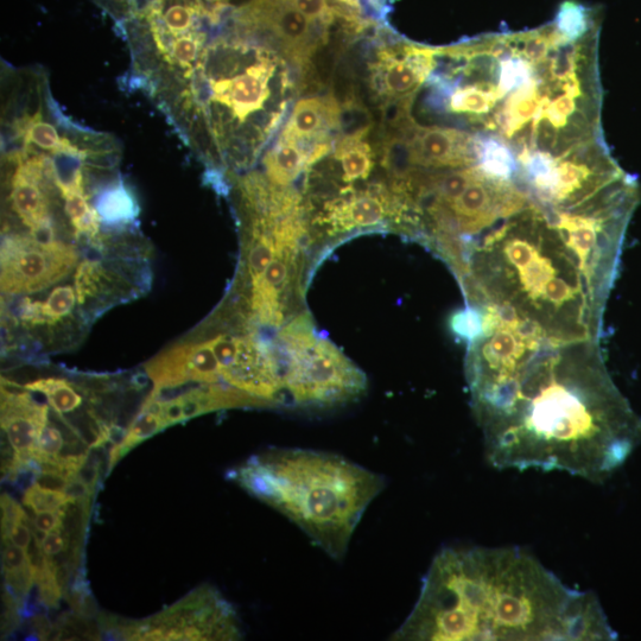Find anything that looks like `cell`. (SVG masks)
<instances>
[{"label":"cell","instance_id":"9","mask_svg":"<svg viewBox=\"0 0 641 641\" xmlns=\"http://www.w3.org/2000/svg\"><path fill=\"white\" fill-rule=\"evenodd\" d=\"M414 168L458 169L478 164L477 142L472 132L452 126H423L415 120L406 128Z\"/></svg>","mask_w":641,"mask_h":641},{"label":"cell","instance_id":"21","mask_svg":"<svg viewBox=\"0 0 641 641\" xmlns=\"http://www.w3.org/2000/svg\"><path fill=\"white\" fill-rule=\"evenodd\" d=\"M67 539L61 531L46 533L41 541V547L46 555L56 556L67 549Z\"/></svg>","mask_w":641,"mask_h":641},{"label":"cell","instance_id":"6","mask_svg":"<svg viewBox=\"0 0 641 641\" xmlns=\"http://www.w3.org/2000/svg\"><path fill=\"white\" fill-rule=\"evenodd\" d=\"M283 359L290 408L332 409L365 395V374L326 339L317 338Z\"/></svg>","mask_w":641,"mask_h":641},{"label":"cell","instance_id":"16","mask_svg":"<svg viewBox=\"0 0 641 641\" xmlns=\"http://www.w3.org/2000/svg\"><path fill=\"white\" fill-rule=\"evenodd\" d=\"M2 636H9L21 624L22 607L8 589L3 590Z\"/></svg>","mask_w":641,"mask_h":641},{"label":"cell","instance_id":"1","mask_svg":"<svg viewBox=\"0 0 641 641\" xmlns=\"http://www.w3.org/2000/svg\"><path fill=\"white\" fill-rule=\"evenodd\" d=\"M466 377L494 468L600 484L641 444V416L614 384L600 341L495 327L468 344Z\"/></svg>","mask_w":641,"mask_h":641},{"label":"cell","instance_id":"24","mask_svg":"<svg viewBox=\"0 0 641 641\" xmlns=\"http://www.w3.org/2000/svg\"><path fill=\"white\" fill-rule=\"evenodd\" d=\"M340 2L353 6L357 5V0H340Z\"/></svg>","mask_w":641,"mask_h":641},{"label":"cell","instance_id":"10","mask_svg":"<svg viewBox=\"0 0 641 641\" xmlns=\"http://www.w3.org/2000/svg\"><path fill=\"white\" fill-rule=\"evenodd\" d=\"M341 107L333 94L308 97L297 101L284 124L281 138L307 147L326 142L330 130L340 129Z\"/></svg>","mask_w":641,"mask_h":641},{"label":"cell","instance_id":"19","mask_svg":"<svg viewBox=\"0 0 641 641\" xmlns=\"http://www.w3.org/2000/svg\"><path fill=\"white\" fill-rule=\"evenodd\" d=\"M69 479L59 473L41 472L35 479L36 486L42 490L65 493Z\"/></svg>","mask_w":641,"mask_h":641},{"label":"cell","instance_id":"2","mask_svg":"<svg viewBox=\"0 0 641 641\" xmlns=\"http://www.w3.org/2000/svg\"><path fill=\"white\" fill-rule=\"evenodd\" d=\"M600 29L571 37L551 22L436 48L422 112L497 139L514 158L570 157L598 147L605 142Z\"/></svg>","mask_w":641,"mask_h":641},{"label":"cell","instance_id":"22","mask_svg":"<svg viewBox=\"0 0 641 641\" xmlns=\"http://www.w3.org/2000/svg\"><path fill=\"white\" fill-rule=\"evenodd\" d=\"M12 544L17 545L18 548L27 550L33 536H31V526L24 523H15L11 526L8 538Z\"/></svg>","mask_w":641,"mask_h":641},{"label":"cell","instance_id":"4","mask_svg":"<svg viewBox=\"0 0 641 641\" xmlns=\"http://www.w3.org/2000/svg\"><path fill=\"white\" fill-rule=\"evenodd\" d=\"M164 67L152 93L206 162L227 171L257 163L304 74L282 50L243 31L208 43L192 71Z\"/></svg>","mask_w":641,"mask_h":641},{"label":"cell","instance_id":"14","mask_svg":"<svg viewBox=\"0 0 641 641\" xmlns=\"http://www.w3.org/2000/svg\"><path fill=\"white\" fill-rule=\"evenodd\" d=\"M65 443L66 439L62 430L48 418L40 437H38L37 450L33 459L36 461L55 460L62 448L65 447Z\"/></svg>","mask_w":641,"mask_h":641},{"label":"cell","instance_id":"5","mask_svg":"<svg viewBox=\"0 0 641 641\" xmlns=\"http://www.w3.org/2000/svg\"><path fill=\"white\" fill-rule=\"evenodd\" d=\"M227 477L296 524L335 561L345 557L385 479L340 455L270 449Z\"/></svg>","mask_w":641,"mask_h":641},{"label":"cell","instance_id":"20","mask_svg":"<svg viewBox=\"0 0 641 641\" xmlns=\"http://www.w3.org/2000/svg\"><path fill=\"white\" fill-rule=\"evenodd\" d=\"M33 522L35 529L43 533L61 531L62 514L60 510L36 513Z\"/></svg>","mask_w":641,"mask_h":641},{"label":"cell","instance_id":"17","mask_svg":"<svg viewBox=\"0 0 641 641\" xmlns=\"http://www.w3.org/2000/svg\"><path fill=\"white\" fill-rule=\"evenodd\" d=\"M3 571L21 570L29 567L27 552L12 544L9 539H3Z\"/></svg>","mask_w":641,"mask_h":641},{"label":"cell","instance_id":"3","mask_svg":"<svg viewBox=\"0 0 641 641\" xmlns=\"http://www.w3.org/2000/svg\"><path fill=\"white\" fill-rule=\"evenodd\" d=\"M393 640L611 641L618 634L592 592L564 585L518 548H446Z\"/></svg>","mask_w":641,"mask_h":641},{"label":"cell","instance_id":"18","mask_svg":"<svg viewBox=\"0 0 641 641\" xmlns=\"http://www.w3.org/2000/svg\"><path fill=\"white\" fill-rule=\"evenodd\" d=\"M38 586V601L47 609L59 608L63 593L57 585L55 575L47 577Z\"/></svg>","mask_w":641,"mask_h":641},{"label":"cell","instance_id":"7","mask_svg":"<svg viewBox=\"0 0 641 641\" xmlns=\"http://www.w3.org/2000/svg\"><path fill=\"white\" fill-rule=\"evenodd\" d=\"M76 238L38 241L27 233L3 231V302L50 291L73 278L80 253L72 243Z\"/></svg>","mask_w":641,"mask_h":641},{"label":"cell","instance_id":"23","mask_svg":"<svg viewBox=\"0 0 641 641\" xmlns=\"http://www.w3.org/2000/svg\"><path fill=\"white\" fill-rule=\"evenodd\" d=\"M94 492L95 491L88 487L85 482H82L78 478H72L69 479L65 494L71 501L91 500L93 499Z\"/></svg>","mask_w":641,"mask_h":641},{"label":"cell","instance_id":"15","mask_svg":"<svg viewBox=\"0 0 641 641\" xmlns=\"http://www.w3.org/2000/svg\"><path fill=\"white\" fill-rule=\"evenodd\" d=\"M285 2L302 12L310 21L326 23L332 21L333 14L328 0H285Z\"/></svg>","mask_w":641,"mask_h":641},{"label":"cell","instance_id":"8","mask_svg":"<svg viewBox=\"0 0 641 641\" xmlns=\"http://www.w3.org/2000/svg\"><path fill=\"white\" fill-rule=\"evenodd\" d=\"M434 65V48L399 44L380 48L368 63V86L383 105L416 97Z\"/></svg>","mask_w":641,"mask_h":641},{"label":"cell","instance_id":"11","mask_svg":"<svg viewBox=\"0 0 641 641\" xmlns=\"http://www.w3.org/2000/svg\"><path fill=\"white\" fill-rule=\"evenodd\" d=\"M309 150L288 139L278 142L263 157L264 177L271 186L288 189L307 169Z\"/></svg>","mask_w":641,"mask_h":641},{"label":"cell","instance_id":"12","mask_svg":"<svg viewBox=\"0 0 641 641\" xmlns=\"http://www.w3.org/2000/svg\"><path fill=\"white\" fill-rule=\"evenodd\" d=\"M95 209L101 221L116 231H129L126 227L138 218L139 206L136 196L122 180H112L104 188H95Z\"/></svg>","mask_w":641,"mask_h":641},{"label":"cell","instance_id":"13","mask_svg":"<svg viewBox=\"0 0 641 641\" xmlns=\"http://www.w3.org/2000/svg\"><path fill=\"white\" fill-rule=\"evenodd\" d=\"M69 501L65 493L42 490L36 485L30 486L23 497L24 506L35 513L59 511Z\"/></svg>","mask_w":641,"mask_h":641}]
</instances>
